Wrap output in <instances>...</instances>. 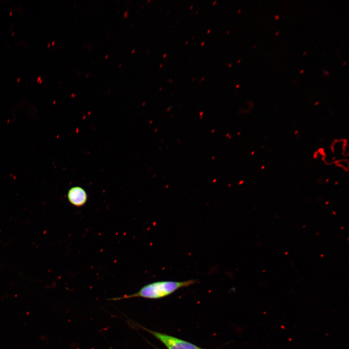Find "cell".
<instances>
[{"instance_id": "obj_1", "label": "cell", "mask_w": 349, "mask_h": 349, "mask_svg": "<svg viewBox=\"0 0 349 349\" xmlns=\"http://www.w3.org/2000/svg\"><path fill=\"white\" fill-rule=\"evenodd\" d=\"M196 280L190 279L183 281H160L148 284L143 286L137 292L122 297L109 299L117 301L133 298H143L148 299H159L168 296L177 290L192 285Z\"/></svg>"}, {"instance_id": "obj_2", "label": "cell", "mask_w": 349, "mask_h": 349, "mask_svg": "<svg viewBox=\"0 0 349 349\" xmlns=\"http://www.w3.org/2000/svg\"><path fill=\"white\" fill-rule=\"evenodd\" d=\"M140 327L159 340L167 349H205L176 337Z\"/></svg>"}, {"instance_id": "obj_3", "label": "cell", "mask_w": 349, "mask_h": 349, "mask_svg": "<svg viewBox=\"0 0 349 349\" xmlns=\"http://www.w3.org/2000/svg\"><path fill=\"white\" fill-rule=\"evenodd\" d=\"M67 199L72 205L80 207L86 203L87 200V194L83 188L76 186L69 190Z\"/></svg>"}, {"instance_id": "obj_4", "label": "cell", "mask_w": 349, "mask_h": 349, "mask_svg": "<svg viewBox=\"0 0 349 349\" xmlns=\"http://www.w3.org/2000/svg\"><path fill=\"white\" fill-rule=\"evenodd\" d=\"M322 71H323V72H324V74L325 75H330V73H329V72H328V70H323Z\"/></svg>"}, {"instance_id": "obj_5", "label": "cell", "mask_w": 349, "mask_h": 349, "mask_svg": "<svg viewBox=\"0 0 349 349\" xmlns=\"http://www.w3.org/2000/svg\"><path fill=\"white\" fill-rule=\"evenodd\" d=\"M274 17H275V19H278L279 18V15H275V16H274Z\"/></svg>"}, {"instance_id": "obj_6", "label": "cell", "mask_w": 349, "mask_h": 349, "mask_svg": "<svg viewBox=\"0 0 349 349\" xmlns=\"http://www.w3.org/2000/svg\"><path fill=\"white\" fill-rule=\"evenodd\" d=\"M303 71H304L303 69L301 70V71H300V73H301V74L303 72Z\"/></svg>"}, {"instance_id": "obj_7", "label": "cell", "mask_w": 349, "mask_h": 349, "mask_svg": "<svg viewBox=\"0 0 349 349\" xmlns=\"http://www.w3.org/2000/svg\"><path fill=\"white\" fill-rule=\"evenodd\" d=\"M279 31H277V32L275 33V35H277L279 33Z\"/></svg>"}, {"instance_id": "obj_8", "label": "cell", "mask_w": 349, "mask_h": 349, "mask_svg": "<svg viewBox=\"0 0 349 349\" xmlns=\"http://www.w3.org/2000/svg\"><path fill=\"white\" fill-rule=\"evenodd\" d=\"M306 53H307V51L304 52V53H303V55H305V54H306Z\"/></svg>"}, {"instance_id": "obj_9", "label": "cell", "mask_w": 349, "mask_h": 349, "mask_svg": "<svg viewBox=\"0 0 349 349\" xmlns=\"http://www.w3.org/2000/svg\"><path fill=\"white\" fill-rule=\"evenodd\" d=\"M346 64V62H344L343 63V65H345Z\"/></svg>"}]
</instances>
